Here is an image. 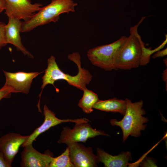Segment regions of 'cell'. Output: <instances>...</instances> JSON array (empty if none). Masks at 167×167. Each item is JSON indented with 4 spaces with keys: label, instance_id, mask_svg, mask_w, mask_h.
Masks as SVG:
<instances>
[{
    "label": "cell",
    "instance_id": "6da1fadb",
    "mask_svg": "<svg viewBox=\"0 0 167 167\" xmlns=\"http://www.w3.org/2000/svg\"><path fill=\"white\" fill-rule=\"evenodd\" d=\"M68 58L77 65L78 72L75 76H72L65 73L61 71L58 66L55 57L52 55L48 59L47 67L45 71V74L42 77V84L41 88L42 89L39 94L40 98L38 105L42 92L45 86L48 84L53 85L57 92H59V89L54 85L55 81L60 79L66 81L68 84L81 90L86 88V85L88 84L92 79V75L89 71L81 66L80 56L78 52L73 53L68 56Z\"/></svg>",
    "mask_w": 167,
    "mask_h": 167
},
{
    "label": "cell",
    "instance_id": "7a4b0ae2",
    "mask_svg": "<svg viewBox=\"0 0 167 167\" xmlns=\"http://www.w3.org/2000/svg\"><path fill=\"white\" fill-rule=\"evenodd\" d=\"M146 17H142L136 25L130 28V35L120 48L116 57L117 70H129L140 66L145 47L138 28Z\"/></svg>",
    "mask_w": 167,
    "mask_h": 167
},
{
    "label": "cell",
    "instance_id": "3957f363",
    "mask_svg": "<svg viewBox=\"0 0 167 167\" xmlns=\"http://www.w3.org/2000/svg\"><path fill=\"white\" fill-rule=\"evenodd\" d=\"M125 100L126 109L122 119L119 121L116 119H112L110 121L112 126L121 128L123 142L129 135L135 137H140L141 131L147 127V125L145 124L149 122L148 118L143 116L146 113L142 108L143 104L142 100L133 102L128 98Z\"/></svg>",
    "mask_w": 167,
    "mask_h": 167
},
{
    "label": "cell",
    "instance_id": "277c9868",
    "mask_svg": "<svg viewBox=\"0 0 167 167\" xmlns=\"http://www.w3.org/2000/svg\"><path fill=\"white\" fill-rule=\"evenodd\" d=\"M78 5L73 0H51L48 5L42 7L30 19L22 21L21 32H28L39 26L58 21L61 14L75 11Z\"/></svg>",
    "mask_w": 167,
    "mask_h": 167
},
{
    "label": "cell",
    "instance_id": "5b68a950",
    "mask_svg": "<svg viewBox=\"0 0 167 167\" xmlns=\"http://www.w3.org/2000/svg\"><path fill=\"white\" fill-rule=\"evenodd\" d=\"M127 38L124 36L109 44L89 49L88 57L92 64L106 71L117 70L116 60L118 52Z\"/></svg>",
    "mask_w": 167,
    "mask_h": 167
},
{
    "label": "cell",
    "instance_id": "8992f818",
    "mask_svg": "<svg viewBox=\"0 0 167 167\" xmlns=\"http://www.w3.org/2000/svg\"><path fill=\"white\" fill-rule=\"evenodd\" d=\"M88 122H78L75 123L74 127H63L58 142L67 145L75 142H85L88 139L99 135L109 136L105 132L93 128Z\"/></svg>",
    "mask_w": 167,
    "mask_h": 167
},
{
    "label": "cell",
    "instance_id": "52a82bcc",
    "mask_svg": "<svg viewBox=\"0 0 167 167\" xmlns=\"http://www.w3.org/2000/svg\"><path fill=\"white\" fill-rule=\"evenodd\" d=\"M5 14L26 21L30 19L42 7L39 3H32L31 0H4Z\"/></svg>",
    "mask_w": 167,
    "mask_h": 167
},
{
    "label": "cell",
    "instance_id": "ba28073f",
    "mask_svg": "<svg viewBox=\"0 0 167 167\" xmlns=\"http://www.w3.org/2000/svg\"><path fill=\"white\" fill-rule=\"evenodd\" d=\"M71 161L75 167H96L99 163L97 156L91 147H87L78 142L67 145Z\"/></svg>",
    "mask_w": 167,
    "mask_h": 167
},
{
    "label": "cell",
    "instance_id": "9c48e42d",
    "mask_svg": "<svg viewBox=\"0 0 167 167\" xmlns=\"http://www.w3.org/2000/svg\"><path fill=\"white\" fill-rule=\"evenodd\" d=\"M3 72L6 77L4 86L11 88L14 92L28 94L33 79L43 72L12 73L3 71Z\"/></svg>",
    "mask_w": 167,
    "mask_h": 167
},
{
    "label": "cell",
    "instance_id": "30bf717a",
    "mask_svg": "<svg viewBox=\"0 0 167 167\" xmlns=\"http://www.w3.org/2000/svg\"><path fill=\"white\" fill-rule=\"evenodd\" d=\"M43 113L45 117L43 122L41 126L36 128L30 135H28L27 139L22 145L23 147L24 148L32 143L33 142L40 134L47 131L51 127L62 123L89 122L88 119L85 118L74 119H59L56 116L55 113L49 109L46 105L44 106Z\"/></svg>",
    "mask_w": 167,
    "mask_h": 167
},
{
    "label": "cell",
    "instance_id": "8fae6325",
    "mask_svg": "<svg viewBox=\"0 0 167 167\" xmlns=\"http://www.w3.org/2000/svg\"><path fill=\"white\" fill-rule=\"evenodd\" d=\"M28 137V135L24 136L19 133L11 132L0 138V150L11 165L18 152L19 147Z\"/></svg>",
    "mask_w": 167,
    "mask_h": 167
},
{
    "label": "cell",
    "instance_id": "7c38bea8",
    "mask_svg": "<svg viewBox=\"0 0 167 167\" xmlns=\"http://www.w3.org/2000/svg\"><path fill=\"white\" fill-rule=\"evenodd\" d=\"M24 148L21 153V167H49L53 157L39 152L33 147L32 143Z\"/></svg>",
    "mask_w": 167,
    "mask_h": 167
},
{
    "label": "cell",
    "instance_id": "4fadbf2b",
    "mask_svg": "<svg viewBox=\"0 0 167 167\" xmlns=\"http://www.w3.org/2000/svg\"><path fill=\"white\" fill-rule=\"evenodd\" d=\"M8 17V21L6 26V36L7 44L13 45L17 50L31 58L33 56L24 47L20 35L22 21L15 18Z\"/></svg>",
    "mask_w": 167,
    "mask_h": 167
},
{
    "label": "cell",
    "instance_id": "5bb4252c",
    "mask_svg": "<svg viewBox=\"0 0 167 167\" xmlns=\"http://www.w3.org/2000/svg\"><path fill=\"white\" fill-rule=\"evenodd\" d=\"M131 153L129 151L122 152L118 155L112 156L102 149L97 148L98 163H103L105 167H126L129 166L128 161H132Z\"/></svg>",
    "mask_w": 167,
    "mask_h": 167
},
{
    "label": "cell",
    "instance_id": "9a60e30c",
    "mask_svg": "<svg viewBox=\"0 0 167 167\" xmlns=\"http://www.w3.org/2000/svg\"><path fill=\"white\" fill-rule=\"evenodd\" d=\"M93 108L106 112L118 113L124 116L126 109V103L125 100L116 98L99 100L95 104Z\"/></svg>",
    "mask_w": 167,
    "mask_h": 167
},
{
    "label": "cell",
    "instance_id": "2e32d148",
    "mask_svg": "<svg viewBox=\"0 0 167 167\" xmlns=\"http://www.w3.org/2000/svg\"><path fill=\"white\" fill-rule=\"evenodd\" d=\"M83 91V95L79 101L78 106L84 113H89L93 111L94 105L99 100L97 94L86 88Z\"/></svg>",
    "mask_w": 167,
    "mask_h": 167
},
{
    "label": "cell",
    "instance_id": "e0dca14e",
    "mask_svg": "<svg viewBox=\"0 0 167 167\" xmlns=\"http://www.w3.org/2000/svg\"><path fill=\"white\" fill-rule=\"evenodd\" d=\"M49 167H75L71 161L68 147L60 155L53 158L50 164Z\"/></svg>",
    "mask_w": 167,
    "mask_h": 167
},
{
    "label": "cell",
    "instance_id": "ac0fdd59",
    "mask_svg": "<svg viewBox=\"0 0 167 167\" xmlns=\"http://www.w3.org/2000/svg\"><path fill=\"white\" fill-rule=\"evenodd\" d=\"M6 24L0 22V49L7 44L6 36Z\"/></svg>",
    "mask_w": 167,
    "mask_h": 167
},
{
    "label": "cell",
    "instance_id": "d6986e66",
    "mask_svg": "<svg viewBox=\"0 0 167 167\" xmlns=\"http://www.w3.org/2000/svg\"><path fill=\"white\" fill-rule=\"evenodd\" d=\"M156 161L153 158L149 157H145L140 163L141 167H157Z\"/></svg>",
    "mask_w": 167,
    "mask_h": 167
},
{
    "label": "cell",
    "instance_id": "ffe728a7",
    "mask_svg": "<svg viewBox=\"0 0 167 167\" xmlns=\"http://www.w3.org/2000/svg\"><path fill=\"white\" fill-rule=\"evenodd\" d=\"M12 92H14L11 88L3 86L0 89V101L3 98H8L10 97Z\"/></svg>",
    "mask_w": 167,
    "mask_h": 167
},
{
    "label": "cell",
    "instance_id": "44dd1931",
    "mask_svg": "<svg viewBox=\"0 0 167 167\" xmlns=\"http://www.w3.org/2000/svg\"><path fill=\"white\" fill-rule=\"evenodd\" d=\"M11 165L6 161L5 157L0 150V167H11Z\"/></svg>",
    "mask_w": 167,
    "mask_h": 167
},
{
    "label": "cell",
    "instance_id": "7402d4cb",
    "mask_svg": "<svg viewBox=\"0 0 167 167\" xmlns=\"http://www.w3.org/2000/svg\"><path fill=\"white\" fill-rule=\"evenodd\" d=\"M167 49L161 50L158 51L153 55L152 58H155L159 57H163L167 55Z\"/></svg>",
    "mask_w": 167,
    "mask_h": 167
},
{
    "label": "cell",
    "instance_id": "603a6c76",
    "mask_svg": "<svg viewBox=\"0 0 167 167\" xmlns=\"http://www.w3.org/2000/svg\"><path fill=\"white\" fill-rule=\"evenodd\" d=\"M167 69L166 68L163 71L162 73V79L164 81L166 84V89L167 90Z\"/></svg>",
    "mask_w": 167,
    "mask_h": 167
},
{
    "label": "cell",
    "instance_id": "cb8c5ba5",
    "mask_svg": "<svg viewBox=\"0 0 167 167\" xmlns=\"http://www.w3.org/2000/svg\"><path fill=\"white\" fill-rule=\"evenodd\" d=\"M5 3L4 0H0V9L5 10Z\"/></svg>",
    "mask_w": 167,
    "mask_h": 167
},
{
    "label": "cell",
    "instance_id": "d4e9b609",
    "mask_svg": "<svg viewBox=\"0 0 167 167\" xmlns=\"http://www.w3.org/2000/svg\"><path fill=\"white\" fill-rule=\"evenodd\" d=\"M163 61L165 64L166 65V64L167 65V58H165V59L163 60Z\"/></svg>",
    "mask_w": 167,
    "mask_h": 167
},
{
    "label": "cell",
    "instance_id": "484cf974",
    "mask_svg": "<svg viewBox=\"0 0 167 167\" xmlns=\"http://www.w3.org/2000/svg\"><path fill=\"white\" fill-rule=\"evenodd\" d=\"M3 10L2 9H0V14L1 13V12L3 11Z\"/></svg>",
    "mask_w": 167,
    "mask_h": 167
}]
</instances>
